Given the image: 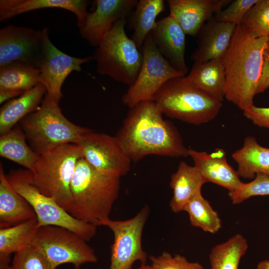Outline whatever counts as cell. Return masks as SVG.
Listing matches in <instances>:
<instances>
[{"mask_svg":"<svg viewBox=\"0 0 269 269\" xmlns=\"http://www.w3.org/2000/svg\"><path fill=\"white\" fill-rule=\"evenodd\" d=\"M152 100L142 101L130 110L115 136L131 161L148 155L186 157L189 149L177 128Z\"/></svg>","mask_w":269,"mask_h":269,"instance_id":"cell-1","label":"cell"},{"mask_svg":"<svg viewBox=\"0 0 269 269\" xmlns=\"http://www.w3.org/2000/svg\"><path fill=\"white\" fill-rule=\"evenodd\" d=\"M269 37H257L243 24L236 26L222 58L226 73L225 98L243 111L254 105Z\"/></svg>","mask_w":269,"mask_h":269,"instance_id":"cell-2","label":"cell"},{"mask_svg":"<svg viewBox=\"0 0 269 269\" xmlns=\"http://www.w3.org/2000/svg\"><path fill=\"white\" fill-rule=\"evenodd\" d=\"M120 188V177L97 170L82 157L71 183L72 204L69 213L96 227L105 226Z\"/></svg>","mask_w":269,"mask_h":269,"instance_id":"cell-3","label":"cell"},{"mask_svg":"<svg viewBox=\"0 0 269 269\" xmlns=\"http://www.w3.org/2000/svg\"><path fill=\"white\" fill-rule=\"evenodd\" d=\"M20 122L30 147L38 154L63 144H77L83 135L92 131L69 121L59 102L47 94L38 108Z\"/></svg>","mask_w":269,"mask_h":269,"instance_id":"cell-4","label":"cell"},{"mask_svg":"<svg viewBox=\"0 0 269 269\" xmlns=\"http://www.w3.org/2000/svg\"><path fill=\"white\" fill-rule=\"evenodd\" d=\"M82 157L78 145L65 144L39 154L30 170L34 185L68 212L72 204L71 183L77 161Z\"/></svg>","mask_w":269,"mask_h":269,"instance_id":"cell-5","label":"cell"},{"mask_svg":"<svg viewBox=\"0 0 269 269\" xmlns=\"http://www.w3.org/2000/svg\"><path fill=\"white\" fill-rule=\"evenodd\" d=\"M152 100L162 114L196 125L214 120L222 107V102L192 86L185 76L167 81Z\"/></svg>","mask_w":269,"mask_h":269,"instance_id":"cell-6","label":"cell"},{"mask_svg":"<svg viewBox=\"0 0 269 269\" xmlns=\"http://www.w3.org/2000/svg\"><path fill=\"white\" fill-rule=\"evenodd\" d=\"M126 23V20L115 23L92 56L98 73L130 86L140 71L142 53L127 36Z\"/></svg>","mask_w":269,"mask_h":269,"instance_id":"cell-7","label":"cell"},{"mask_svg":"<svg viewBox=\"0 0 269 269\" xmlns=\"http://www.w3.org/2000/svg\"><path fill=\"white\" fill-rule=\"evenodd\" d=\"M6 177L14 189L34 210L40 227L47 225L63 227L77 234L86 241L94 237L97 227L75 218L53 199L42 194L32 183L29 170H11Z\"/></svg>","mask_w":269,"mask_h":269,"instance_id":"cell-8","label":"cell"},{"mask_svg":"<svg viewBox=\"0 0 269 269\" xmlns=\"http://www.w3.org/2000/svg\"><path fill=\"white\" fill-rule=\"evenodd\" d=\"M32 246L38 249L56 267L71 264L75 269L82 265L95 263L98 258L92 248L77 234L54 225L39 227Z\"/></svg>","mask_w":269,"mask_h":269,"instance_id":"cell-9","label":"cell"},{"mask_svg":"<svg viewBox=\"0 0 269 269\" xmlns=\"http://www.w3.org/2000/svg\"><path fill=\"white\" fill-rule=\"evenodd\" d=\"M142 62L138 76L122 97V102L131 108L139 103L152 100L154 95L167 81L184 77L172 66L160 53L151 32L142 46Z\"/></svg>","mask_w":269,"mask_h":269,"instance_id":"cell-10","label":"cell"},{"mask_svg":"<svg viewBox=\"0 0 269 269\" xmlns=\"http://www.w3.org/2000/svg\"><path fill=\"white\" fill-rule=\"evenodd\" d=\"M149 213L148 207L144 206L131 219L123 221L110 219L106 223L105 226L114 235L109 269H132L136 261L146 264L147 255L142 249L141 239Z\"/></svg>","mask_w":269,"mask_h":269,"instance_id":"cell-11","label":"cell"},{"mask_svg":"<svg viewBox=\"0 0 269 269\" xmlns=\"http://www.w3.org/2000/svg\"><path fill=\"white\" fill-rule=\"evenodd\" d=\"M44 29L9 25L0 29V67L20 63L39 69Z\"/></svg>","mask_w":269,"mask_h":269,"instance_id":"cell-12","label":"cell"},{"mask_svg":"<svg viewBox=\"0 0 269 269\" xmlns=\"http://www.w3.org/2000/svg\"><path fill=\"white\" fill-rule=\"evenodd\" d=\"M76 144L83 157L101 172L121 177L130 170L132 161L116 136L92 131L83 135Z\"/></svg>","mask_w":269,"mask_h":269,"instance_id":"cell-13","label":"cell"},{"mask_svg":"<svg viewBox=\"0 0 269 269\" xmlns=\"http://www.w3.org/2000/svg\"><path fill=\"white\" fill-rule=\"evenodd\" d=\"M44 29L42 54L39 69L46 94L59 102L62 98L63 84L73 71H81V65L94 59L93 56L78 58L70 56L56 48L49 37V30Z\"/></svg>","mask_w":269,"mask_h":269,"instance_id":"cell-14","label":"cell"},{"mask_svg":"<svg viewBox=\"0 0 269 269\" xmlns=\"http://www.w3.org/2000/svg\"><path fill=\"white\" fill-rule=\"evenodd\" d=\"M137 0H96L95 9L88 12L81 36L92 46L98 47L117 22L126 20L135 8Z\"/></svg>","mask_w":269,"mask_h":269,"instance_id":"cell-15","label":"cell"},{"mask_svg":"<svg viewBox=\"0 0 269 269\" xmlns=\"http://www.w3.org/2000/svg\"><path fill=\"white\" fill-rule=\"evenodd\" d=\"M151 33L160 53L185 76L188 72L185 60L186 34L180 25L168 15L156 22Z\"/></svg>","mask_w":269,"mask_h":269,"instance_id":"cell-16","label":"cell"},{"mask_svg":"<svg viewBox=\"0 0 269 269\" xmlns=\"http://www.w3.org/2000/svg\"><path fill=\"white\" fill-rule=\"evenodd\" d=\"M169 14L186 34H198L204 22L231 3L229 0H168Z\"/></svg>","mask_w":269,"mask_h":269,"instance_id":"cell-17","label":"cell"},{"mask_svg":"<svg viewBox=\"0 0 269 269\" xmlns=\"http://www.w3.org/2000/svg\"><path fill=\"white\" fill-rule=\"evenodd\" d=\"M236 25L210 18L199 31L197 46L191 58L201 63L222 58L226 52Z\"/></svg>","mask_w":269,"mask_h":269,"instance_id":"cell-18","label":"cell"},{"mask_svg":"<svg viewBox=\"0 0 269 269\" xmlns=\"http://www.w3.org/2000/svg\"><path fill=\"white\" fill-rule=\"evenodd\" d=\"M188 155L206 182L216 184L229 191L236 189L242 183L237 171L228 163L224 149L217 148L208 153L189 149Z\"/></svg>","mask_w":269,"mask_h":269,"instance_id":"cell-19","label":"cell"},{"mask_svg":"<svg viewBox=\"0 0 269 269\" xmlns=\"http://www.w3.org/2000/svg\"><path fill=\"white\" fill-rule=\"evenodd\" d=\"M89 1L86 0H0V21L38 9L59 8L75 14L80 29L84 24Z\"/></svg>","mask_w":269,"mask_h":269,"instance_id":"cell-20","label":"cell"},{"mask_svg":"<svg viewBox=\"0 0 269 269\" xmlns=\"http://www.w3.org/2000/svg\"><path fill=\"white\" fill-rule=\"evenodd\" d=\"M185 78L195 88L222 102L226 91V73L222 58L194 62L190 73Z\"/></svg>","mask_w":269,"mask_h":269,"instance_id":"cell-21","label":"cell"},{"mask_svg":"<svg viewBox=\"0 0 269 269\" xmlns=\"http://www.w3.org/2000/svg\"><path fill=\"white\" fill-rule=\"evenodd\" d=\"M36 217L28 202L12 187L0 166V228L13 226Z\"/></svg>","mask_w":269,"mask_h":269,"instance_id":"cell-22","label":"cell"},{"mask_svg":"<svg viewBox=\"0 0 269 269\" xmlns=\"http://www.w3.org/2000/svg\"><path fill=\"white\" fill-rule=\"evenodd\" d=\"M206 181L194 165L182 161L171 176L170 186L173 196L169 205L174 213L183 211L187 203L199 192Z\"/></svg>","mask_w":269,"mask_h":269,"instance_id":"cell-23","label":"cell"},{"mask_svg":"<svg viewBox=\"0 0 269 269\" xmlns=\"http://www.w3.org/2000/svg\"><path fill=\"white\" fill-rule=\"evenodd\" d=\"M46 94L44 86L40 83L24 92L17 98L5 103L0 110V134L11 130L26 116L34 112L41 104Z\"/></svg>","mask_w":269,"mask_h":269,"instance_id":"cell-24","label":"cell"},{"mask_svg":"<svg viewBox=\"0 0 269 269\" xmlns=\"http://www.w3.org/2000/svg\"><path fill=\"white\" fill-rule=\"evenodd\" d=\"M232 157L238 164L240 177L253 179L258 173L269 175V148L261 145L254 136L246 137Z\"/></svg>","mask_w":269,"mask_h":269,"instance_id":"cell-25","label":"cell"},{"mask_svg":"<svg viewBox=\"0 0 269 269\" xmlns=\"http://www.w3.org/2000/svg\"><path fill=\"white\" fill-rule=\"evenodd\" d=\"M26 140L21 127L15 126L9 132L0 135V155L31 171L39 154L27 144Z\"/></svg>","mask_w":269,"mask_h":269,"instance_id":"cell-26","label":"cell"},{"mask_svg":"<svg viewBox=\"0 0 269 269\" xmlns=\"http://www.w3.org/2000/svg\"><path fill=\"white\" fill-rule=\"evenodd\" d=\"M40 226L37 217L0 229V256L10 257L32 246Z\"/></svg>","mask_w":269,"mask_h":269,"instance_id":"cell-27","label":"cell"},{"mask_svg":"<svg viewBox=\"0 0 269 269\" xmlns=\"http://www.w3.org/2000/svg\"><path fill=\"white\" fill-rule=\"evenodd\" d=\"M163 0H140L131 18L130 26L133 34L131 39L139 49L146 36L153 28L156 17L164 9Z\"/></svg>","mask_w":269,"mask_h":269,"instance_id":"cell-28","label":"cell"},{"mask_svg":"<svg viewBox=\"0 0 269 269\" xmlns=\"http://www.w3.org/2000/svg\"><path fill=\"white\" fill-rule=\"evenodd\" d=\"M248 248L247 240L240 234L216 245L209 256L211 269H238L240 260Z\"/></svg>","mask_w":269,"mask_h":269,"instance_id":"cell-29","label":"cell"},{"mask_svg":"<svg viewBox=\"0 0 269 269\" xmlns=\"http://www.w3.org/2000/svg\"><path fill=\"white\" fill-rule=\"evenodd\" d=\"M42 84L39 69L20 63L0 67V89L25 92Z\"/></svg>","mask_w":269,"mask_h":269,"instance_id":"cell-30","label":"cell"},{"mask_svg":"<svg viewBox=\"0 0 269 269\" xmlns=\"http://www.w3.org/2000/svg\"><path fill=\"white\" fill-rule=\"evenodd\" d=\"M183 211L189 215L191 224L212 234L217 233L222 227L221 220L209 202L199 192L185 205Z\"/></svg>","mask_w":269,"mask_h":269,"instance_id":"cell-31","label":"cell"},{"mask_svg":"<svg viewBox=\"0 0 269 269\" xmlns=\"http://www.w3.org/2000/svg\"><path fill=\"white\" fill-rule=\"evenodd\" d=\"M242 24L255 37H269V2L259 0L247 12Z\"/></svg>","mask_w":269,"mask_h":269,"instance_id":"cell-32","label":"cell"},{"mask_svg":"<svg viewBox=\"0 0 269 269\" xmlns=\"http://www.w3.org/2000/svg\"><path fill=\"white\" fill-rule=\"evenodd\" d=\"M228 194L234 204H240L253 196L269 195V175L258 173L252 181L242 182L236 189L228 191Z\"/></svg>","mask_w":269,"mask_h":269,"instance_id":"cell-33","label":"cell"},{"mask_svg":"<svg viewBox=\"0 0 269 269\" xmlns=\"http://www.w3.org/2000/svg\"><path fill=\"white\" fill-rule=\"evenodd\" d=\"M10 269H55L47 258L31 246L14 254Z\"/></svg>","mask_w":269,"mask_h":269,"instance_id":"cell-34","label":"cell"},{"mask_svg":"<svg viewBox=\"0 0 269 269\" xmlns=\"http://www.w3.org/2000/svg\"><path fill=\"white\" fill-rule=\"evenodd\" d=\"M149 258L152 269H204L198 262H189L178 254L173 256L167 252L157 257L151 256Z\"/></svg>","mask_w":269,"mask_h":269,"instance_id":"cell-35","label":"cell"},{"mask_svg":"<svg viewBox=\"0 0 269 269\" xmlns=\"http://www.w3.org/2000/svg\"><path fill=\"white\" fill-rule=\"evenodd\" d=\"M259 0H235L225 9H222L215 17L218 21L233 23L236 25L242 21L248 10Z\"/></svg>","mask_w":269,"mask_h":269,"instance_id":"cell-36","label":"cell"},{"mask_svg":"<svg viewBox=\"0 0 269 269\" xmlns=\"http://www.w3.org/2000/svg\"><path fill=\"white\" fill-rule=\"evenodd\" d=\"M243 114L255 125L269 129V108L258 107L253 105L244 111Z\"/></svg>","mask_w":269,"mask_h":269,"instance_id":"cell-37","label":"cell"},{"mask_svg":"<svg viewBox=\"0 0 269 269\" xmlns=\"http://www.w3.org/2000/svg\"><path fill=\"white\" fill-rule=\"evenodd\" d=\"M269 88V50L265 54L261 78L256 94L264 92Z\"/></svg>","mask_w":269,"mask_h":269,"instance_id":"cell-38","label":"cell"},{"mask_svg":"<svg viewBox=\"0 0 269 269\" xmlns=\"http://www.w3.org/2000/svg\"><path fill=\"white\" fill-rule=\"evenodd\" d=\"M24 92L16 90L0 89V104L14 98L17 96H19Z\"/></svg>","mask_w":269,"mask_h":269,"instance_id":"cell-39","label":"cell"},{"mask_svg":"<svg viewBox=\"0 0 269 269\" xmlns=\"http://www.w3.org/2000/svg\"><path fill=\"white\" fill-rule=\"evenodd\" d=\"M257 269H269V260H264L257 265Z\"/></svg>","mask_w":269,"mask_h":269,"instance_id":"cell-40","label":"cell"},{"mask_svg":"<svg viewBox=\"0 0 269 269\" xmlns=\"http://www.w3.org/2000/svg\"><path fill=\"white\" fill-rule=\"evenodd\" d=\"M135 269H152V268L151 265H147L146 264H143L141 265V266L139 268Z\"/></svg>","mask_w":269,"mask_h":269,"instance_id":"cell-41","label":"cell"},{"mask_svg":"<svg viewBox=\"0 0 269 269\" xmlns=\"http://www.w3.org/2000/svg\"><path fill=\"white\" fill-rule=\"evenodd\" d=\"M268 0V1L269 2V0Z\"/></svg>","mask_w":269,"mask_h":269,"instance_id":"cell-42","label":"cell"},{"mask_svg":"<svg viewBox=\"0 0 269 269\" xmlns=\"http://www.w3.org/2000/svg\"><path fill=\"white\" fill-rule=\"evenodd\" d=\"M9 269H10V267Z\"/></svg>","mask_w":269,"mask_h":269,"instance_id":"cell-43","label":"cell"}]
</instances>
